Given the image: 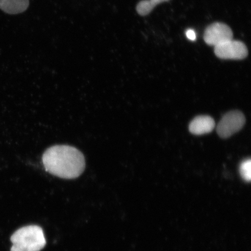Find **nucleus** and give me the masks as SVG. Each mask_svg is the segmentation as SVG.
<instances>
[{
    "instance_id": "nucleus-6",
    "label": "nucleus",
    "mask_w": 251,
    "mask_h": 251,
    "mask_svg": "<svg viewBox=\"0 0 251 251\" xmlns=\"http://www.w3.org/2000/svg\"><path fill=\"white\" fill-rule=\"evenodd\" d=\"M214 120L209 116H199L189 125V130L193 134L202 135L211 132L215 128Z\"/></svg>"
},
{
    "instance_id": "nucleus-1",
    "label": "nucleus",
    "mask_w": 251,
    "mask_h": 251,
    "mask_svg": "<svg viewBox=\"0 0 251 251\" xmlns=\"http://www.w3.org/2000/svg\"><path fill=\"white\" fill-rule=\"evenodd\" d=\"M42 159L47 172L65 179H73L80 176L85 169L83 153L70 146L50 147L44 153Z\"/></svg>"
},
{
    "instance_id": "nucleus-4",
    "label": "nucleus",
    "mask_w": 251,
    "mask_h": 251,
    "mask_svg": "<svg viewBox=\"0 0 251 251\" xmlns=\"http://www.w3.org/2000/svg\"><path fill=\"white\" fill-rule=\"evenodd\" d=\"M215 54L221 59H243L249 52L243 42L231 39L215 47Z\"/></svg>"
},
{
    "instance_id": "nucleus-9",
    "label": "nucleus",
    "mask_w": 251,
    "mask_h": 251,
    "mask_svg": "<svg viewBox=\"0 0 251 251\" xmlns=\"http://www.w3.org/2000/svg\"><path fill=\"white\" fill-rule=\"evenodd\" d=\"M240 173L241 177L245 181L249 182L251 179V159H245L241 163Z\"/></svg>"
},
{
    "instance_id": "nucleus-8",
    "label": "nucleus",
    "mask_w": 251,
    "mask_h": 251,
    "mask_svg": "<svg viewBox=\"0 0 251 251\" xmlns=\"http://www.w3.org/2000/svg\"><path fill=\"white\" fill-rule=\"evenodd\" d=\"M168 1L169 0H143L138 4L137 11L140 15H147L152 11L156 5Z\"/></svg>"
},
{
    "instance_id": "nucleus-2",
    "label": "nucleus",
    "mask_w": 251,
    "mask_h": 251,
    "mask_svg": "<svg viewBox=\"0 0 251 251\" xmlns=\"http://www.w3.org/2000/svg\"><path fill=\"white\" fill-rule=\"evenodd\" d=\"M11 251H40L45 248L46 240L42 227L27 226L18 229L11 237Z\"/></svg>"
},
{
    "instance_id": "nucleus-10",
    "label": "nucleus",
    "mask_w": 251,
    "mask_h": 251,
    "mask_svg": "<svg viewBox=\"0 0 251 251\" xmlns=\"http://www.w3.org/2000/svg\"><path fill=\"white\" fill-rule=\"evenodd\" d=\"M187 38L190 40L195 41L196 40V33L193 29H188L186 32Z\"/></svg>"
},
{
    "instance_id": "nucleus-3",
    "label": "nucleus",
    "mask_w": 251,
    "mask_h": 251,
    "mask_svg": "<svg viewBox=\"0 0 251 251\" xmlns=\"http://www.w3.org/2000/svg\"><path fill=\"white\" fill-rule=\"evenodd\" d=\"M246 123V118L242 112L233 111L227 112L220 121L216 130L223 139L230 137L240 131Z\"/></svg>"
},
{
    "instance_id": "nucleus-5",
    "label": "nucleus",
    "mask_w": 251,
    "mask_h": 251,
    "mask_svg": "<svg viewBox=\"0 0 251 251\" xmlns=\"http://www.w3.org/2000/svg\"><path fill=\"white\" fill-rule=\"evenodd\" d=\"M233 31L227 25L213 24L206 28L203 39L207 45L216 47L226 41L233 39Z\"/></svg>"
},
{
    "instance_id": "nucleus-7",
    "label": "nucleus",
    "mask_w": 251,
    "mask_h": 251,
    "mask_svg": "<svg viewBox=\"0 0 251 251\" xmlns=\"http://www.w3.org/2000/svg\"><path fill=\"white\" fill-rule=\"evenodd\" d=\"M29 0H0V9L8 14H18L26 10Z\"/></svg>"
}]
</instances>
